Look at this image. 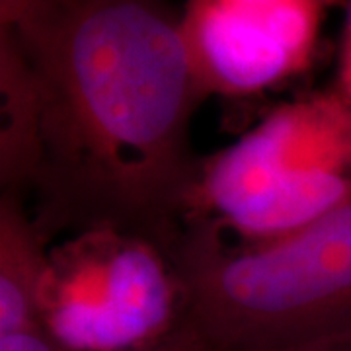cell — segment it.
I'll return each instance as SVG.
<instances>
[{
    "instance_id": "obj_1",
    "label": "cell",
    "mask_w": 351,
    "mask_h": 351,
    "mask_svg": "<svg viewBox=\"0 0 351 351\" xmlns=\"http://www.w3.org/2000/svg\"><path fill=\"white\" fill-rule=\"evenodd\" d=\"M12 32L41 96L43 237L115 228L168 254L199 172L189 123L205 98L180 18L160 0H43Z\"/></svg>"
},
{
    "instance_id": "obj_2",
    "label": "cell",
    "mask_w": 351,
    "mask_h": 351,
    "mask_svg": "<svg viewBox=\"0 0 351 351\" xmlns=\"http://www.w3.org/2000/svg\"><path fill=\"white\" fill-rule=\"evenodd\" d=\"M168 256L182 324L207 351H295L351 330V199L262 244L186 223Z\"/></svg>"
},
{
    "instance_id": "obj_3",
    "label": "cell",
    "mask_w": 351,
    "mask_h": 351,
    "mask_svg": "<svg viewBox=\"0 0 351 351\" xmlns=\"http://www.w3.org/2000/svg\"><path fill=\"white\" fill-rule=\"evenodd\" d=\"M351 199V101L341 92L283 104L201 162L186 223L262 244Z\"/></svg>"
},
{
    "instance_id": "obj_4",
    "label": "cell",
    "mask_w": 351,
    "mask_h": 351,
    "mask_svg": "<svg viewBox=\"0 0 351 351\" xmlns=\"http://www.w3.org/2000/svg\"><path fill=\"white\" fill-rule=\"evenodd\" d=\"M182 322L170 256L115 228L76 232L49 250L39 326L66 351H121L168 338Z\"/></svg>"
},
{
    "instance_id": "obj_5",
    "label": "cell",
    "mask_w": 351,
    "mask_h": 351,
    "mask_svg": "<svg viewBox=\"0 0 351 351\" xmlns=\"http://www.w3.org/2000/svg\"><path fill=\"white\" fill-rule=\"evenodd\" d=\"M328 0H188L182 36L203 96H248L306 69Z\"/></svg>"
},
{
    "instance_id": "obj_6",
    "label": "cell",
    "mask_w": 351,
    "mask_h": 351,
    "mask_svg": "<svg viewBox=\"0 0 351 351\" xmlns=\"http://www.w3.org/2000/svg\"><path fill=\"white\" fill-rule=\"evenodd\" d=\"M0 182L2 193L36 189L41 168V96L34 69L12 29L0 34Z\"/></svg>"
},
{
    "instance_id": "obj_7",
    "label": "cell",
    "mask_w": 351,
    "mask_h": 351,
    "mask_svg": "<svg viewBox=\"0 0 351 351\" xmlns=\"http://www.w3.org/2000/svg\"><path fill=\"white\" fill-rule=\"evenodd\" d=\"M49 252L18 195L0 197V336L39 328V291Z\"/></svg>"
},
{
    "instance_id": "obj_8",
    "label": "cell",
    "mask_w": 351,
    "mask_h": 351,
    "mask_svg": "<svg viewBox=\"0 0 351 351\" xmlns=\"http://www.w3.org/2000/svg\"><path fill=\"white\" fill-rule=\"evenodd\" d=\"M0 351H66L43 328L0 336Z\"/></svg>"
},
{
    "instance_id": "obj_9",
    "label": "cell",
    "mask_w": 351,
    "mask_h": 351,
    "mask_svg": "<svg viewBox=\"0 0 351 351\" xmlns=\"http://www.w3.org/2000/svg\"><path fill=\"white\" fill-rule=\"evenodd\" d=\"M43 0H0V24L6 29H20L34 18Z\"/></svg>"
},
{
    "instance_id": "obj_10",
    "label": "cell",
    "mask_w": 351,
    "mask_h": 351,
    "mask_svg": "<svg viewBox=\"0 0 351 351\" xmlns=\"http://www.w3.org/2000/svg\"><path fill=\"white\" fill-rule=\"evenodd\" d=\"M121 351H207L201 346L197 339L189 334V330L182 322L176 328L174 332L164 338L158 343L145 346V348H133V350H121Z\"/></svg>"
},
{
    "instance_id": "obj_11",
    "label": "cell",
    "mask_w": 351,
    "mask_h": 351,
    "mask_svg": "<svg viewBox=\"0 0 351 351\" xmlns=\"http://www.w3.org/2000/svg\"><path fill=\"white\" fill-rule=\"evenodd\" d=\"M295 351H351V330H346L341 334L320 339L316 343H311L306 348H301V350Z\"/></svg>"
},
{
    "instance_id": "obj_12",
    "label": "cell",
    "mask_w": 351,
    "mask_h": 351,
    "mask_svg": "<svg viewBox=\"0 0 351 351\" xmlns=\"http://www.w3.org/2000/svg\"><path fill=\"white\" fill-rule=\"evenodd\" d=\"M343 43H351V2H350V12H348V25H346V36H343Z\"/></svg>"
}]
</instances>
